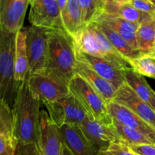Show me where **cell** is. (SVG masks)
Segmentation results:
<instances>
[{"label": "cell", "instance_id": "6da1fadb", "mask_svg": "<svg viewBox=\"0 0 155 155\" xmlns=\"http://www.w3.org/2000/svg\"><path fill=\"white\" fill-rule=\"evenodd\" d=\"M41 104L30 90L27 77L20 86L12 108L14 129L19 145L36 144Z\"/></svg>", "mask_w": 155, "mask_h": 155}, {"label": "cell", "instance_id": "7a4b0ae2", "mask_svg": "<svg viewBox=\"0 0 155 155\" xmlns=\"http://www.w3.org/2000/svg\"><path fill=\"white\" fill-rule=\"evenodd\" d=\"M46 68L58 71L68 81L77 74V48L74 39L65 30H48Z\"/></svg>", "mask_w": 155, "mask_h": 155}, {"label": "cell", "instance_id": "3957f363", "mask_svg": "<svg viewBox=\"0 0 155 155\" xmlns=\"http://www.w3.org/2000/svg\"><path fill=\"white\" fill-rule=\"evenodd\" d=\"M75 43L78 51L110 61L118 68H131L128 61L112 45L95 21L86 26Z\"/></svg>", "mask_w": 155, "mask_h": 155}, {"label": "cell", "instance_id": "277c9868", "mask_svg": "<svg viewBox=\"0 0 155 155\" xmlns=\"http://www.w3.org/2000/svg\"><path fill=\"white\" fill-rule=\"evenodd\" d=\"M16 34L0 30V101L13 107L22 83L15 80V51Z\"/></svg>", "mask_w": 155, "mask_h": 155}, {"label": "cell", "instance_id": "5b68a950", "mask_svg": "<svg viewBox=\"0 0 155 155\" xmlns=\"http://www.w3.org/2000/svg\"><path fill=\"white\" fill-rule=\"evenodd\" d=\"M28 82L32 93L43 105L54 102L71 93L70 81L54 70L45 68L28 75Z\"/></svg>", "mask_w": 155, "mask_h": 155}, {"label": "cell", "instance_id": "8992f818", "mask_svg": "<svg viewBox=\"0 0 155 155\" xmlns=\"http://www.w3.org/2000/svg\"><path fill=\"white\" fill-rule=\"evenodd\" d=\"M69 86L71 93L92 118L108 127L113 125V119L109 114L107 104L83 77L78 74L74 75Z\"/></svg>", "mask_w": 155, "mask_h": 155}, {"label": "cell", "instance_id": "52a82bcc", "mask_svg": "<svg viewBox=\"0 0 155 155\" xmlns=\"http://www.w3.org/2000/svg\"><path fill=\"white\" fill-rule=\"evenodd\" d=\"M45 107L50 118L59 128L66 124L80 127L89 116L81 103L71 92L54 102L45 104Z\"/></svg>", "mask_w": 155, "mask_h": 155}, {"label": "cell", "instance_id": "ba28073f", "mask_svg": "<svg viewBox=\"0 0 155 155\" xmlns=\"http://www.w3.org/2000/svg\"><path fill=\"white\" fill-rule=\"evenodd\" d=\"M29 58V75L45 69L48 57V29L35 26L23 27Z\"/></svg>", "mask_w": 155, "mask_h": 155}, {"label": "cell", "instance_id": "9c48e42d", "mask_svg": "<svg viewBox=\"0 0 155 155\" xmlns=\"http://www.w3.org/2000/svg\"><path fill=\"white\" fill-rule=\"evenodd\" d=\"M64 138L60 128L50 118L48 112L39 113L36 145L40 155H61Z\"/></svg>", "mask_w": 155, "mask_h": 155}, {"label": "cell", "instance_id": "30bf717a", "mask_svg": "<svg viewBox=\"0 0 155 155\" xmlns=\"http://www.w3.org/2000/svg\"><path fill=\"white\" fill-rule=\"evenodd\" d=\"M29 21L35 27L65 30L57 0H31Z\"/></svg>", "mask_w": 155, "mask_h": 155}, {"label": "cell", "instance_id": "8fae6325", "mask_svg": "<svg viewBox=\"0 0 155 155\" xmlns=\"http://www.w3.org/2000/svg\"><path fill=\"white\" fill-rule=\"evenodd\" d=\"M31 0H0V30L17 33L23 28Z\"/></svg>", "mask_w": 155, "mask_h": 155}, {"label": "cell", "instance_id": "7c38bea8", "mask_svg": "<svg viewBox=\"0 0 155 155\" xmlns=\"http://www.w3.org/2000/svg\"><path fill=\"white\" fill-rule=\"evenodd\" d=\"M80 127L98 151H105L112 142L123 143L113 125L111 127L104 125L90 115Z\"/></svg>", "mask_w": 155, "mask_h": 155}, {"label": "cell", "instance_id": "4fadbf2b", "mask_svg": "<svg viewBox=\"0 0 155 155\" xmlns=\"http://www.w3.org/2000/svg\"><path fill=\"white\" fill-rule=\"evenodd\" d=\"M77 60L88 65L98 75L112 83L117 89L126 84L124 77L125 68H118L110 61L82 52L78 50H77Z\"/></svg>", "mask_w": 155, "mask_h": 155}, {"label": "cell", "instance_id": "5bb4252c", "mask_svg": "<svg viewBox=\"0 0 155 155\" xmlns=\"http://www.w3.org/2000/svg\"><path fill=\"white\" fill-rule=\"evenodd\" d=\"M107 108L113 120L140 132L155 144V129L128 107L113 101L107 105Z\"/></svg>", "mask_w": 155, "mask_h": 155}, {"label": "cell", "instance_id": "9a60e30c", "mask_svg": "<svg viewBox=\"0 0 155 155\" xmlns=\"http://www.w3.org/2000/svg\"><path fill=\"white\" fill-rule=\"evenodd\" d=\"M114 101L128 107L155 129V111L154 109L150 104L138 96L127 83L117 89Z\"/></svg>", "mask_w": 155, "mask_h": 155}, {"label": "cell", "instance_id": "2e32d148", "mask_svg": "<svg viewBox=\"0 0 155 155\" xmlns=\"http://www.w3.org/2000/svg\"><path fill=\"white\" fill-rule=\"evenodd\" d=\"M18 148L12 110L5 101H0V155H16Z\"/></svg>", "mask_w": 155, "mask_h": 155}, {"label": "cell", "instance_id": "e0dca14e", "mask_svg": "<svg viewBox=\"0 0 155 155\" xmlns=\"http://www.w3.org/2000/svg\"><path fill=\"white\" fill-rule=\"evenodd\" d=\"M76 73L90 85L91 87L101 97L107 105L114 101L117 89L112 83L98 75L88 65L77 60Z\"/></svg>", "mask_w": 155, "mask_h": 155}, {"label": "cell", "instance_id": "ac0fdd59", "mask_svg": "<svg viewBox=\"0 0 155 155\" xmlns=\"http://www.w3.org/2000/svg\"><path fill=\"white\" fill-rule=\"evenodd\" d=\"M64 141L75 155H99V151L87 139L79 126L64 125L60 127Z\"/></svg>", "mask_w": 155, "mask_h": 155}, {"label": "cell", "instance_id": "d6986e66", "mask_svg": "<svg viewBox=\"0 0 155 155\" xmlns=\"http://www.w3.org/2000/svg\"><path fill=\"white\" fill-rule=\"evenodd\" d=\"M95 21L102 23L114 30L116 33L125 39L133 48L139 51L136 41V31L139 25L123 19L116 15H110L105 12L100 14L95 18Z\"/></svg>", "mask_w": 155, "mask_h": 155}, {"label": "cell", "instance_id": "ffe728a7", "mask_svg": "<svg viewBox=\"0 0 155 155\" xmlns=\"http://www.w3.org/2000/svg\"><path fill=\"white\" fill-rule=\"evenodd\" d=\"M61 18L66 32L76 41L86 27L83 12L77 0L67 1L66 7Z\"/></svg>", "mask_w": 155, "mask_h": 155}, {"label": "cell", "instance_id": "44dd1931", "mask_svg": "<svg viewBox=\"0 0 155 155\" xmlns=\"http://www.w3.org/2000/svg\"><path fill=\"white\" fill-rule=\"evenodd\" d=\"M103 12L116 15L137 25L151 21L154 19V15L139 11L132 6L130 3L107 2Z\"/></svg>", "mask_w": 155, "mask_h": 155}, {"label": "cell", "instance_id": "7402d4cb", "mask_svg": "<svg viewBox=\"0 0 155 155\" xmlns=\"http://www.w3.org/2000/svg\"><path fill=\"white\" fill-rule=\"evenodd\" d=\"M15 80L23 83L29 75V58L26 44V33L23 28L17 33L15 51Z\"/></svg>", "mask_w": 155, "mask_h": 155}, {"label": "cell", "instance_id": "603a6c76", "mask_svg": "<svg viewBox=\"0 0 155 155\" xmlns=\"http://www.w3.org/2000/svg\"><path fill=\"white\" fill-rule=\"evenodd\" d=\"M124 77L126 83L136 92V95L149 104L154 91L149 86L145 77L136 72L132 68L124 69Z\"/></svg>", "mask_w": 155, "mask_h": 155}, {"label": "cell", "instance_id": "cb8c5ba5", "mask_svg": "<svg viewBox=\"0 0 155 155\" xmlns=\"http://www.w3.org/2000/svg\"><path fill=\"white\" fill-rule=\"evenodd\" d=\"M95 21L100 28V30L104 33L106 37L108 39L110 43L112 44L114 47L127 59L128 61H130L132 59L138 57L142 53L138 50L133 48L130 44L128 43L125 39L122 37L120 35L118 34L117 33L110 29V27L106 26L105 24H102V23L98 22V21Z\"/></svg>", "mask_w": 155, "mask_h": 155}, {"label": "cell", "instance_id": "d4e9b609", "mask_svg": "<svg viewBox=\"0 0 155 155\" xmlns=\"http://www.w3.org/2000/svg\"><path fill=\"white\" fill-rule=\"evenodd\" d=\"M136 41L138 48L142 54H150L155 48V22L143 23L139 26L136 31Z\"/></svg>", "mask_w": 155, "mask_h": 155}, {"label": "cell", "instance_id": "484cf974", "mask_svg": "<svg viewBox=\"0 0 155 155\" xmlns=\"http://www.w3.org/2000/svg\"><path fill=\"white\" fill-rule=\"evenodd\" d=\"M113 127L120 136L122 142L125 145H141V144H154L149 138L140 132L123 126L113 120Z\"/></svg>", "mask_w": 155, "mask_h": 155}, {"label": "cell", "instance_id": "4316f807", "mask_svg": "<svg viewBox=\"0 0 155 155\" xmlns=\"http://www.w3.org/2000/svg\"><path fill=\"white\" fill-rule=\"evenodd\" d=\"M133 70L144 77L155 80V60L150 54H141L129 61Z\"/></svg>", "mask_w": 155, "mask_h": 155}, {"label": "cell", "instance_id": "83f0119b", "mask_svg": "<svg viewBox=\"0 0 155 155\" xmlns=\"http://www.w3.org/2000/svg\"><path fill=\"white\" fill-rule=\"evenodd\" d=\"M83 12L85 26H87L99 15L95 0H77Z\"/></svg>", "mask_w": 155, "mask_h": 155}, {"label": "cell", "instance_id": "f1b7e54d", "mask_svg": "<svg viewBox=\"0 0 155 155\" xmlns=\"http://www.w3.org/2000/svg\"><path fill=\"white\" fill-rule=\"evenodd\" d=\"M104 152L107 155H139L128 145L120 142H112Z\"/></svg>", "mask_w": 155, "mask_h": 155}, {"label": "cell", "instance_id": "f546056e", "mask_svg": "<svg viewBox=\"0 0 155 155\" xmlns=\"http://www.w3.org/2000/svg\"><path fill=\"white\" fill-rule=\"evenodd\" d=\"M129 3L140 12L155 15V5L148 0H130Z\"/></svg>", "mask_w": 155, "mask_h": 155}, {"label": "cell", "instance_id": "4dcf8cb0", "mask_svg": "<svg viewBox=\"0 0 155 155\" xmlns=\"http://www.w3.org/2000/svg\"><path fill=\"white\" fill-rule=\"evenodd\" d=\"M128 146L139 155H155V144H141Z\"/></svg>", "mask_w": 155, "mask_h": 155}, {"label": "cell", "instance_id": "1f68e13d", "mask_svg": "<svg viewBox=\"0 0 155 155\" xmlns=\"http://www.w3.org/2000/svg\"><path fill=\"white\" fill-rule=\"evenodd\" d=\"M17 154L19 155H40L36 144L28 145H18Z\"/></svg>", "mask_w": 155, "mask_h": 155}, {"label": "cell", "instance_id": "d6a6232c", "mask_svg": "<svg viewBox=\"0 0 155 155\" xmlns=\"http://www.w3.org/2000/svg\"><path fill=\"white\" fill-rule=\"evenodd\" d=\"M95 4H96L97 8H98V12H99V15L101 13H102L103 11H104V8L105 6L106 2L107 0H95Z\"/></svg>", "mask_w": 155, "mask_h": 155}, {"label": "cell", "instance_id": "836d02e7", "mask_svg": "<svg viewBox=\"0 0 155 155\" xmlns=\"http://www.w3.org/2000/svg\"><path fill=\"white\" fill-rule=\"evenodd\" d=\"M61 155H75L72 152L71 149L67 146L66 144L64 142L63 145H62V149H61Z\"/></svg>", "mask_w": 155, "mask_h": 155}, {"label": "cell", "instance_id": "e575fe53", "mask_svg": "<svg viewBox=\"0 0 155 155\" xmlns=\"http://www.w3.org/2000/svg\"><path fill=\"white\" fill-rule=\"evenodd\" d=\"M149 104H150V105L152 107V108L154 109V110L155 111V92H154V95H153L152 98H151V101H150Z\"/></svg>", "mask_w": 155, "mask_h": 155}, {"label": "cell", "instance_id": "d590c367", "mask_svg": "<svg viewBox=\"0 0 155 155\" xmlns=\"http://www.w3.org/2000/svg\"><path fill=\"white\" fill-rule=\"evenodd\" d=\"M130 0H107V2H120V3H128Z\"/></svg>", "mask_w": 155, "mask_h": 155}, {"label": "cell", "instance_id": "8d00e7d4", "mask_svg": "<svg viewBox=\"0 0 155 155\" xmlns=\"http://www.w3.org/2000/svg\"><path fill=\"white\" fill-rule=\"evenodd\" d=\"M99 155H107L105 152L104 151H99Z\"/></svg>", "mask_w": 155, "mask_h": 155}, {"label": "cell", "instance_id": "74e56055", "mask_svg": "<svg viewBox=\"0 0 155 155\" xmlns=\"http://www.w3.org/2000/svg\"><path fill=\"white\" fill-rule=\"evenodd\" d=\"M148 1H149L150 2H151L153 5H155V0H148Z\"/></svg>", "mask_w": 155, "mask_h": 155}, {"label": "cell", "instance_id": "f35d334b", "mask_svg": "<svg viewBox=\"0 0 155 155\" xmlns=\"http://www.w3.org/2000/svg\"><path fill=\"white\" fill-rule=\"evenodd\" d=\"M151 56H154V55H155V48H154V51H153V53H152V54H151Z\"/></svg>", "mask_w": 155, "mask_h": 155}, {"label": "cell", "instance_id": "ab89813d", "mask_svg": "<svg viewBox=\"0 0 155 155\" xmlns=\"http://www.w3.org/2000/svg\"><path fill=\"white\" fill-rule=\"evenodd\" d=\"M151 57H153V58H154V60H155V55H154V56H151Z\"/></svg>", "mask_w": 155, "mask_h": 155}, {"label": "cell", "instance_id": "60d3db41", "mask_svg": "<svg viewBox=\"0 0 155 155\" xmlns=\"http://www.w3.org/2000/svg\"><path fill=\"white\" fill-rule=\"evenodd\" d=\"M154 22H155V15H154Z\"/></svg>", "mask_w": 155, "mask_h": 155}, {"label": "cell", "instance_id": "b9f144b4", "mask_svg": "<svg viewBox=\"0 0 155 155\" xmlns=\"http://www.w3.org/2000/svg\"><path fill=\"white\" fill-rule=\"evenodd\" d=\"M16 155H19V154H16Z\"/></svg>", "mask_w": 155, "mask_h": 155}]
</instances>
